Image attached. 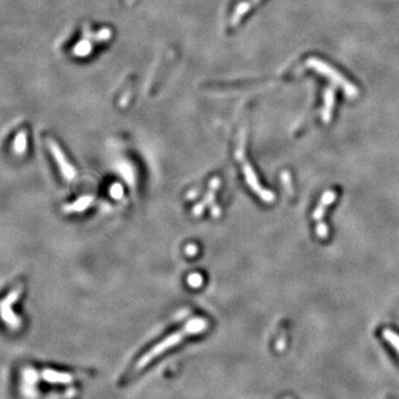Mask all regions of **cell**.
Segmentation results:
<instances>
[{
  "label": "cell",
  "mask_w": 399,
  "mask_h": 399,
  "mask_svg": "<svg viewBox=\"0 0 399 399\" xmlns=\"http://www.w3.org/2000/svg\"><path fill=\"white\" fill-rule=\"evenodd\" d=\"M187 282H188V285L192 286V287H200V286L202 285L203 279H202V276L200 275V274L194 273V274H191L190 276H188Z\"/></svg>",
  "instance_id": "11"
},
{
  "label": "cell",
  "mask_w": 399,
  "mask_h": 399,
  "mask_svg": "<svg viewBox=\"0 0 399 399\" xmlns=\"http://www.w3.org/2000/svg\"><path fill=\"white\" fill-rule=\"evenodd\" d=\"M48 147H49L50 152H51V154H52V157L55 160V162H57V164L59 166L61 173H62V175L64 176V179L66 181H74L76 175H77L76 169L74 168V165L69 162L68 159L65 158L64 153L62 152V150L60 149L57 142L53 140H49Z\"/></svg>",
  "instance_id": "5"
},
{
  "label": "cell",
  "mask_w": 399,
  "mask_h": 399,
  "mask_svg": "<svg viewBox=\"0 0 399 399\" xmlns=\"http://www.w3.org/2000/svg\"><path fill=\"white\" fill-rule=\"evenodd\" d=\"M282 181L284 182V184L286 185L287 191L292 193V184H291V177L290 174H288V172H283L282 173Z\"/></svg>",
  "instance_id": "13"
},
{
  "label": "cell",
  "mask_w": 399,
  "mask_h": 399,
  "mask_svg": "<svg viewBox=\"0 0 399 399\" xmlns=\"http://www.w3.org/2000/svg\"><path fill=\"white\" fill-rule=\"evenodd\" d=\"M20 294L21 287H17L0 302V316L7 326L14 330L19 329L21 326V319L13 310V305L18 301Z\"/></svg>",
  "instance_id": "3"
},
{
  "label": "cell",
  "mask_w": 399,
  "mask_h": 399,
  "mask_svg": "<svg viewBox=\"0 0 399 399\" xmlns=\"http://www.w3.org/2000/svg\"><path fill=\"white\" fill-rule=\"evenodd\" d=\"M185 252H186L187 255H191V256H192V255L196 254L197 248H196L195 245H194V244H190V245H187V246H186Z\"/></svg>",
  "instance_id": "14"
},
{
  "label": "cell",
  "mask_w": 399,
  "mask_h": 399,
  "mask_svg": "<svg viewBox=\"0 0 399 399\" xmlns=\"http://www.w3.org/2000/svg\"><path fill=\"white\" fill-rule=\"evenodd\" d=\"M94 197L93 196H82L79 200H77L76 202L65 205L63 208V211L65 213H74V212H82L86 209H88L92 204Z\"/></svg>",
  "instance_id": "7"
},
{
  "label": "cell",
  "mask_w": 399,
  "mask_h": 399,
  "mask_svg": "<svg viewBox=\"0 0 399 399\" xmlns=\"http://www.w3.org/2000/svg\"><path fill=\"white\" fill-rule=\"evenodd\" d=\"M26 149H27V135L26 132H20L15 138L14 151L16 154L21 155L26 152Z\"/></svg>",
  "instance_id": "9"
},
{
  "label": "cell",
  "mask_w": 399,
  "mask_h": 399,
  "mask_svg": "<svg viewBox=\"0 0 399 399\" xmlns=\"http://www.w3.org/2000/svg\"><path fill=\"white\" fill-rule=\"evenodd\" d=\"M207 326H208V321L203 318H194L190 320L181 330L174 332V334H172L168 338H165L164 341L158 344V345L154 346L151 351H149L146 355H144V356L139 360L138 368L144 367V366L148 365V363L151 362L153 358L159 356L161 353H163L164 351H166V349H169L172 346L176 345V344H179L183 338H185V336L201 332L202 330L207 328Z\"/></svg>",
  "instance_id": "1"
},
{
  "label": "cell",
  "mask_w": 399,
  "mask_h": 399,
  "mask_svg": "<svg viewBox=\"0 0 399 399\" xmlns=\"http://www.w3.org/2000/svg\"><path fill=\"white\" fill-rule=\"evenodd\" d=\"M220 186V179L218 177H215L212 181L210 182V187H209V191L207 196L203 200L202 202H200L195 208L193 209V214L194 215H201V213L203 212V210L207 208V207H211L212 208L214 205V200H215V191L218 190Z\"/></svg>",
  "instance_id": "6"
},
{
  "label": "cell",
  "mask_w": 399,
  "mask_h": 399,
  "mask_svg": "<svg viewBox=\"0 0 399 399\" xmlns=\"http://www.w3.org/2000/svg\"><path fill=\"white\" fill-rule=\"evenodd\" d=\"M337 197V194L335 191L329 190L324 192L323 195H321L320 201L318 202L317 207L314 210L313 212V219L316 221V234L320 238H326L329 235V229L328 226L324 223L323 218L326 212V209L329 207V205L335 201Z\"/></svg>",
  "instance_id": "4"
},
{
  "label": "cell",
  "mask_w": 399,
  "mask_h": 399,
  "mask_svg": "<svg viewBox=\"0 0 399 399\" xmlns=\"http://www.w3.org/2000/svg\"><path fill=\"white\" fill-rule=\"evenodd\" d=\"M110 193L114 198H121L123 195V187L120 184H113L110 188Z\"/></svg>",
  "instance_id": "12"
},
{
  "label": "cell",
  "mask_w": 399,
  "mask_h": 399,
  "mask_svg": "<svg viewBox=\"0 0 399 399\" xmlns=\"http://www.w3.org/2000/svg\"><path fill=\"white\" fill-rule=\"evenodd\" d=\"M43 379H46L49 382H68L71 377L64 373H59V371H54L51 369H46L42 371Z\"/></svg>",
  "instance_id": "8"
},
{
  "label": "cell",
  "mask_w": 399,
  "mask_h": 399,
  "mask_svg": "<svg viewBox=\"0 0 399 399\" xmlns=\"http://www.w3.org/2000/svg\"><path fill=\"white\" fill-rule=\"evenodd\" d=\"M244 137L241 139L240 141H238V146L236 148V152H235V157L237 159L238 162L242 164V170H243V174L244 177H245V181L248 184V186L252 188L254 191V193L257 194V196L263 200L264 202L266 203H271L273 202L275 200V194L268 190V188H264L260 185V183L257 179V175L255 173L254 169L252 168V165L249 164L248 161L244 157Z\"/></svg>",
  "instance_id": "2"
},
{
  "label": "cell",
  "mask_w": 399,
  "mask_h": 399,
  "mask_svg": "<svg viewBox=\"0 0 399 399\" xmlns=\"http://www.w3.org/2000/svg\"><path fill=\"white\" fill-rule=\"evenodd\" d=\"M382 337L399 354V335L391 329H385L382 331Z\"/></svg>",
  "instance_id": "10"
}]
</instances>
